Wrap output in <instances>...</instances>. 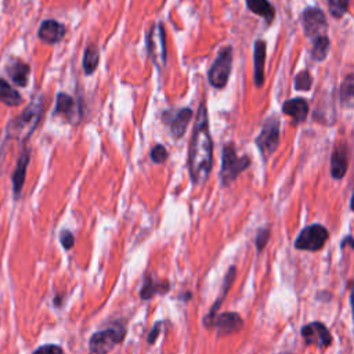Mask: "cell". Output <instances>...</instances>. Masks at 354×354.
Returning <instances> with one entry per match:
<instances>
[{
    "instance_id": "cell-1",
    "label": "cell",
    "mask_w": 354,
    "mask_h": 354,
    "mask_svg": "<svg viewBox=\"0 0 354 354\" xmlns=\"http://www.w3.org/2000/svg\"><path fill=\"white\" fill-rule=\"evenodd\" d=\"M213 166V141L209 131L207 111L202 102L198 108L188 152V169L194 185H202Z\"/></svg>"
},
{
    "instance_id": "cell-2",
    "label": "cell",
    "mask_w": 354,
    "mask_h": 354,
    "mask_svg": "<svg viewBox=\"0 0 354 354\" xmlns=\"http://www.w3.org/2000/svg\"><path fill=\"white\" fill-rule=\"evenodd\" d=\"M126 336V325L122 321H115L108 328L91 335L88 348L93 354H106L115 346L123 342Z\"/></svg>"
},
{
    "instance_id": "cell-3",
    "label": "cell",
    "mask_w": 354,
    "mask_h": 354,
    "mask_svg": "<svg viewBox=\"0 0 354 354\" xmlns=\"http://www.w3.org/2000/svg\"><path fill=\"white\" fill-rule=\"evenodd\" d=\"M249 166H250V158L248 155L238 156L235 147L232 144L225 145L223 149V160H221V170H220L221 185L224 187L230 185Z\"/></svg>"
},
{
    "instance_id": "cell-4",
    "label": "cell",
    "mask_w": 354,
    "mask_h": 354,
    "mask_svg": "<svg viewBox=\"0 0 354 354\" xmlns=\"http://www.w3.org/2000/svg\"><path fill=\"white\" fill-rule=\"evenodd\" d=\"M329 232L328 230L321 224H311L304 227L297 238L295 239V248L299 250H308V252H317L324 248L325 242L328 241Z\"/></svg>"
},
{
    "instance_id": "cell-5",
    "label": "cell",
    "mask_w": 354,
    "mask_h": 354,
    "mask_svg": "<svg viewBox=\"0 0 354 354\" xmlns=\"http://www.w3.org/2000/svg\"><path fill=\"white\" fill-rule=\"evenodd\" d=\"M231 66H232V48L228 46V47H224L218 53L217 58L214 59L213 65L210 66L209 73H207L209 83L214 88H223L228 82V77L231 73Z\"/></svg>"
},
{
    "instance_id": "cell-6",
    "label": "cell",
    "mask_w": 354,
    "mask_h": 354,
    "mask_svg": "<svg viewBox=\"0 0 354 354\" xmlns=\"http://www.w3.org/2000/svg\"><path fill=\"white\" fill-rule=\"evenodd\" d=\"M254 142L264 158H268L275 152L279 142V119L277 116L272 115L266 119Z\"/></svg>"
},
{
    "instance_id": "cell-7",
    "label": "cell",
    "mask_w": 354,
    "mask_h": 354,
    "mask_svg": "<svg viewBox=\"0 0 354 354\" xmlns=\"http://www.w3.org/2000/svg\"><path fill=\"white\" fill-rule=\"evenodd\" d=\"M301 24L304 35L313 41L319 36H326L328 22L321 8L307 7L301 14Z\"/></svg>"
},
{
    "instance_id": "cell-8",
    "label": "cell",
    "mask_w": 354,
    "mask_h": 354,
    "mask_svg": "<svg viewBox=\"0 0 354 354\" xmlns=\"http://www.w3.org/2000/svg\"><path fill=\"white\" fill-rule=\"evenodd\" d=\"M41 112H43V104H41V100L37 98L15 120H12L8 124V127H7L8 134L14 133L17 136L26 127H29V130L33 131L40 116H41Z\"/></svg>"
},
{
    "instance_id": "cell-9",
    "label": "cell",
    "mask_w": 354,
    "mask_h": 354,
    "mask_svg": "<svg viewBox=\"0 0 354 354\" xmlns=\"http://www.w3.org/2000/svg\"><path fill=\"white\" fill-rule=\"evenodd\" d=\"M147 46H148V53L152 58V62L158 68H162L166 64V58H167L165 30L162 24H156L152 26L147 37Z\"/></svg>"
},
{
    "instance_id": "cell-10",
    "label": "cell",
    "mask_w": 354,
    "mask_h": 354,
    "mask_svg": "<svg viewBox=\"0 0 354 354\" xmlns=\"http://www.w3.org/2000/svg\"><path fill=\"white\" fill-rule=\"evenodd\" d=\"M301 337L306 344L315 346L319 350H325L332 344V335L329 329L319 321L310 322L301 328Z\"/></svg>"
},
{
    "instance_id": "cell-11",
    "label": "cell",
    "mask_w": 354,
    "mask_h": 354,
    "mask_svg": "<svg viewBox=\"0 0 354 354\" xmlns=\"http://www.w3.org/2000/svg\"><path fill=\"white\" fill-rule=\"evenodd\" d=\"M207 329L214 328L218 335H232L243 328V319L238 313H221L216 314L209 322L205 324Z\"/></svg>"
},
{
    "instance_id": "cell-12",
    "label": "cell",
    "mask_w": 354,
    "mask_h": 354,
    "mask_svg": "<svg viewBox=\"0 0 354 354\" xmlns=\"http://www.w3.org/2000/svg\"><path fill=\"white\" fill-rule=\"evenodd\" d=\"M65 33H66V29L62 24H59L55 19H46L41 22L37 36L41 41L47 44H55L62 40Z\"/></svg>"
},
{
    "instance_id": "cell-13",
    "label": "cell",
    "mask_w": 354,
    "mask_h": 354,
    "mask_svg": "<svg viewBox=\"0 0 354 354\" xmlns=\"http://www.w3.org/2000/svg\"><path fill=\"white\" fill-rule=\"evenodd\" d=\"M192 118V111L189 108H181L176 111L171 116L169 113H165V120H167L170 126V131L174 138H181L185 131L187 126Z\"/></svg>"
},
{
    "instance_id": "cell-14",
    "label": "cell",
    "mask_w": 354,
    "mask_h": 354,
    "mask_svg": "<svg viewBox=\"0 0 354 354\" xmlns=\"http://www.w3.org/2000/svg\"><path fill=\"white\" fill-rule=\"evenodd\" d=\"M348 169V149L346 144L337 145L330 156V174L333 178L340 180Z\"/></svg>"
},
{
    "instance_id": "cell-15",
    "label": "cell",
    "mask_w": 354,
    "mask_h": 354,
    "mask_svg": "<svg viewBox=\"0 0 354 354\" xmlns=\"http://www.w3.org/2000/svg\"><path fill=\"white\" fill-rule=\"evenodd\" d=\"M266 41L256 40L253 44V80L257 87L264 83V66H266Z\"/></svg>"
},
{
    "instance_id": "cell-16",
    "label": "cell",
    "mask_w": 354,
    "mask_h": 354,
    "mask_svg": "<svg viewBox=\"0 0 354 354\" xmlns=\"http://www.w3.org/2000/svg\"><path fill=\"white\" fill-rule=\"evenodd\" d=\"M29 158H30V151L29 148H25L21 151L19 158L17 160V167L14 170L12 174V191H14V196L19 198L21 195V189L24 187L25 183V176H26V167L29 163Z\"/></svg>"
},
{
    "instance_id": "cell-17",
    "label": "cell",
    "mask_w": 354,
    "mask_h": 354,
    "mask_svg": "<svg viewBox=\"0 0 354 354\" xmlns=\"http://www.w3.org/2000/svg\"><path fill=\"white\" fill-rule=\"evenodd\" d=\"M282 112L293 119L295 123H301L307 119L308 115V104L304 98L296 97L290 98L283 102L282 105Z\"/></svg>"
},
{
    "instance_id": "cell-18",
    "label": "cell",
    "mask_w": 354,
    "mask_h": 354,
    "mask_svg": "<svg viewBox=\"0 0 354 354\" xmlns=\"http://www.w3.org/2000/svg\"><path fill=\"white\" fill-rule=\"evenodd\" d=\"M235 274H236V268H235L234 266H231V267L228 268V271H227L225 277H224L223 286H221V293L217 296L216 301H214V303H213V306L209 308V313L203 317V325H205L206 322H209V321H210V319L217 314V311L220 310V306L223 304L224 297L227 296V293H228L230 288L232 286V282H234V279H235Z\"/></svg>"
},
{
    "instance_id": "cell-19",
    "label": "cell",
    "mask_w": 354,
    "mask_h": 354,
    "mask_svg": "<svg viewBox=\"0 0 354 354\" xmlns=\"http://www.w3.org/2000/svg\"><path fill=\"white\" fill-rule=\"evenodd\" d=\"M170 290V283L166 281H156L152 277L147 275L144 278L142 286L140 289V297L142 300H149L152 299L155 295H162L165 292Z\"/></svg>"
},
{
    "instance_id": "cell-20",
    "label": "cell",
    "mask_w": 354,
    "mask_h": 354,
    "mask_svg": "<svg viewBox=\"0 0 354 354\" xmlns=\"http://www.w3.org/2000/svg\"><path fill=\"white\" fill-rule=\"evenodd\" d=\"M29 65L19 61V59H14L12 62H10V65L7 66V72L10 75V77L12 79V82L18 86H26L28 82V76H29Z\"/></svg>"
},
{
    "instance_id": "cell-21",
    "label": "cell",
    "mask_w": 354,
    "mask_h": 354,
    "mask_svg": "<svg viewBox=\"0 0 354 354\" xmlns=\"http://www.w3.org/2000/svg\"><path fill=\"white\" fill-rule=\"evenodd\" d=\"M246 4H248V8L252 12L260 15L268 24L275 17V10H274V7L271 6V3L268 0H246Z\"/></svg>"
},
{
    "instance_id": "cell-22",
    "label": "cell",
    "mask_w": 354,
    "mask_h": 354,
    "mask_svg": "<svg viewBox=\"0 0 354 354\" xmlns=\"http://www.w3.org/2000/svg\"><path fill=\"white\" fill-rule=\"evenodd\" d=\"M0 102L8 106H17L22 102L21 94L4 79H0Z\"/></svg>"
},
{
    "instance_id": "cell-23",
    "label": "cell",
    "mask_w": 354,
    "mask_h": 354,
    "mask_svg": "<svg viewBox=\"0 0 354 354\" xmlns=\"http://www.w3.org/2000/svg\"><path fill=\"white\" fill-rule=\"evenodd\" d=\"M330 41L328 36H319L315 40H313V50H311V57L315 61H324L325 57L329 53Z\"/></svg>"
},
{
    "instance_id": "cell-24",
    "label": "cell",
    "mask_w": 354,
    "mask_h": 354,
    "mask_svg": "<svg viewBox=\"0 0 354 354\" xmlns=\"http://www.w3.org/2000/svg\"><path fill=\"white\" fill-rule=\"evenodd\" d=\"M100 62V54L98 50L94 46H90L86 48L84 55H83V69L86 75H91Z\"/></svg>"
},
{
    "instance_id": "cell-25",
    "label": "cell",
    "mask_w": 354,
    "mask_h": 354,
    "mask_svg": "<svg viewBox=\"0 0 354 354\" xmlns=\"http://www.w3.org/2000/svg\"><path fill=\"white\" fill-rule=\"evenodd\" d=\"M75 109V100L65 94V93H59L57 95V102H55V109H54V113L58 115H71L72 111Z\"/></svg>"
},
{
    "instance_id": "cell-26",
    "label": "cell",
    "mask_w": 354,
    "mask_h": 354,
    "mask_svg": "<svg viewBox=\"0 0 354 354\" xmlns=\"http://www.w3.org/2000/svg\"><path fill=\"white\" fill-rule=\"evenodd\" d=\"M354 82H353V73H348L346 76V79L343 80L342 86H340V98L344 104L350 105L351 100H353V94H354Z\"/></svg>"
},
{
    "instance_id": "cell-27",
    "label": "cell",
    "mask_w": 354,
    "mask_h": 354,
    "mask_svg": "<svg viewBox=\"0 0 354 354\" xmlns=\"http://www.w3.org/2000/svg\"><path fill=\"white\" fill-rule=\"evenodd\" d=\"M329 6V12L335 18H342L347 11L350 6V0H326Z\"/></svg>"
},
{
    "instance_id": "cell-28",
    "label": "cell",
    "mask_w": 354,
    "mask_h": 354,
    "mask_svg": "<svg viewBox=\"0 0 354 354\" xmlns=\"http://www.w3.org/2000/svg\"><path fill=\"white\" fill-rule=\"evenodd\" d=\"M313 86V76L308 71H301L295 76V88L299 91H307Z\"/></svg>"
},
{
    "instance_id": "cell-29",
    "label": "cell",
    "mask_w": 354,
    "mask_h": 354,
    "mask_svg": "<svg viewBox=\"0 0 354 354\" xmlns=\"http://www.w3.org/2000/svg\"><path fill=\"white\" fill-rule=\"evenodd\" d=\"M152 162L155 163H163L167 158V151L166 148L162 145V144H156L152 149H151V153H149Z\"/></svg>"
},
{
    "instance_id": "cell-30",
    "label": "cell",
    "mask_w": 354,
    "mask_h": 354,
    "mask_svg": "<svg viewBox=\"0 0 354 354\" xmlns=\"http://www.w3.org/2000/svg\"><path fill=\"white\" fill-rule=\"evenodd\" d=\"M268 239H270V230H268V228H261V230L257 232L256 238H254V245H256V248H257V252H261V250H263V248L267 245Z\"/></svg>"
},
{
    "instance_id": "cell-31",
    "label": "cell",
    "mask_w": 354,
    "mask_h": 354,
    "mask_svg": "<svg viewBox=\"0 0 354 354\" xmlns=\"http://www.w3.org/2000/svg\"><path fill=\"white\" fill-rule=\"evenodd\" d=\"M32 354H64V350L57 344H44L35 350Z\"/></svg>"
},
{
    "instance_id": "cell-32",
    "label": "cell",
    "mask_w": 354,
    "mask_h": 354,
    "mask_svg": "<svg viewBox=\"0 0 354 354\" xmlns=\"http://www.w3.org/2000/svg\"><path fill=\"white\" fill-rule=\"evenodd\" d=\"M59 241H61V243H62L64 249H66V250H68V249H71V248L73 246V243H75V236H73V234H72L71 231L64 230V231H61Z\"/></svg>"
},
{
    "instance_id": "cell-33",
    "label": "cell",
    "mask_w": 354,
    "mask_h": 354,
    "mask_svg": "<svg viewBox=\"0 0 354 354\" xmlns=\"http://www.w3.org/2000/svg\"><path fill=\"white\" fill-rule=\"evenodd\" d=\"M162 326H163V322H162V321H158V322L151 328V330H149V333H148V337H147V342H148L149 344H152V343L156 340V337L159 336V332H160Z\"/></svg>"
}]
</instances>
